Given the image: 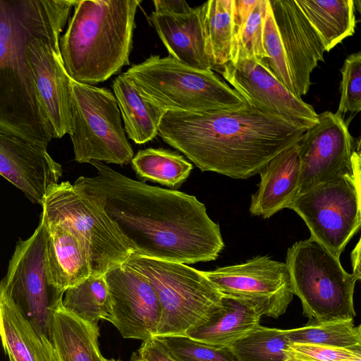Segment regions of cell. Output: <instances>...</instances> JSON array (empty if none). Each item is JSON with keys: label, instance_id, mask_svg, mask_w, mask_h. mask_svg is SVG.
I'll list each match as a JSON object with an SVG mask.
<instances>
[{"label": "cell", "instance_id": "obj_34", "mask_svg": "<svg viewBox=\"0 0 361 361\" xmlns=\"http://www.w3.org/2000/svg\"><path fill=\"white\" fill-rule=\"evenodd\" d=\"M265 59L276 78L294 94V86L286 61L282 52L279 33L274 20L269 0L267 1L263 32Z\"/></svg>", "mask_w": 361, "mask_h": 361}, {"label": "cell", "instance_id": "obj_39", "mask_svg": "<svg viewBox=\"0 0 361 361\" xmlns=\"http://www.w3.org/2000/svg\"><path fill=\"white\" fill-rule=\"evenodd\" d=\"M154 12L169 14H184L191 7L183 0H154Z\"/></svg>", "mask_w": 361, "mask_h": 361}, {"label": "cell", "instance_id": "obj_30", "mask_svg": "<svg viewBox=\"0 0 361 361\" xmlns=\"http://www.w3.org/2000/svg\"><path fill=\"white\" fill-rule=\"evenodd\" d=\"M290 343H305L342 348H361V326L353 319L306 325L287 330Z\"/></svg>", "mask_w": 361, "mask_h": 361}, {"label": "cell", "instance_id": "obj_18", "mask_svg": "<svg viewBox=\"0 0 361 361\" xmlns=\"http://www.w3.org/2000/svg\"><path fill=\"white\" fill-rule=\"evenodd\" d=\"M62 173L61 164L47 149L0 130V175L32 202L41 205Z\"/></svg>", "mask_w": 361, "mask_h": 361}, {"label": "cell", "instance_id": "obj_19", "mask_svg": "<svg viewBox=\"0 0 361 361\" xmlns=\"http://www.w3.org/2000/svg\"><path fill=\"white\" fill-rule=\"evenodd\" d=\"M263 315L274 319L281 316L267 299L223 294L220 309L185 336L213 345L228 347L258 326Z\"/></svg>", "mask_w": 361, "mask_h": 361}, {"label": "cell", "instance_id": "obj_16", "mask_svg": "<svg viewBox=\"0 0 361 361\" xmlns=\"http://www.w3.org/2000/svg\"><path fill=\"white\" fill-rule=\"evenodd\" d=\"M283 54L298 98L307 93L310 75L325 49L295 0H269Z\"/></svg>", "mask_w": 361, "mask_h": 361}, {"label": "cell", "instance_id": "obj_29", "mask_svg": "<svg viewBox=\"0 0 361 361\" xmlns=\"http://www.w3.org/2000/svg\"><path fill=\"white\" fill-rule=\"evenodd\" d=\"M131 164L140 178L169 187L182 184L192 169V164L182 155L162 148L140 149Z\"/></svg>", "mask_w": 361, "mask_h": 361}, {"label": "cell", "instance_id": "obj_23", "mask_svg": "<svg viewBox=\"0 0 361 361\" xmlns=\"http://www.w3.org/2000/svg\"><path fill=\"white\" fill-rule=\"evenodd\" d=\"M0 338L6 355L16 361H57L53 345L0 291Z\"/></svg>", "mask_w": 361, "mask_h": 361}, {"label": "cell", "instance_id": "obj_4", "mask_svg": "<svg viewBox=\"0 0 361 361\" xmlns=\"http://www.w3.org/2000/svg\"><path fill=\"white\" fill-rule=\"evenodd\" d=\"M141 1H76L59 46L71 79L94 85L129 65L135 18Z\"/></svg>", "mask_w": 361, "mask_h": 361}, {"label": "cell", "instance_id": "obj_32", "mask_svg": "<svg viewBox=\"0 0 361 361\" xmlns=\"http://www.w3.org/2000/svg\"><path fill=\"white\" fill-rule=\"evenodd\" d=\"M157 338L177 361H237L227 347L213 345L185 335Z\"/></svg>", "mask_w": 361, "mask_h": 361}, {"label": "cell", "instance_id": "obj_38", "mask_svg": "<svg viewBox=\"0 0 361 361\" xmlns=\"http://www.w3.org/2000/svg\"><path fill=\"white\" fill-rule=\"evenodd\" d=\"M138 356L142 361H177L157 337L143 341Z\"/></svg>", "mask_w": 361, "mask_h": 361}, {"label": "cell", "instance_id": "obj_11", "mask_svg": "<svg viewBox=\"0 0 361 361\" xmlns=\"http://www.w3.org/2000/svg\"><path fill=\"white\" fill-rule=\"evenodd\" d=\"M47 238V231L41 217L32 235L17 241L7 272L0 282V291L11 299L39 334L50 340L52 313L62 302L64 292L48 279Z\"/></svg>", "mask_w": 361, "mask_h": 361}, {"label": "cell", "instance_id": "obj_10", "mask_svg": "<svg viewBox=\"0 0 361 361\" xmlns=\"http://www.w3.org/2000/svg\"><path fill=\"white\" fill-rule=\"evenodd\" d=\"M360 166L361 161L352 172L298 195L289 207L304 221L310 238L338 259L360 228Z\"/></svg>", "mask_w": 361, "mask_h": 361}, {"label": "cell", "instance_id": "obj_43", "mask_svg": "<svg viewBox=\"0 0 361 361\" xmlns=\"http://www.w3.org/2000/svg\"><path fill=\"white\" fill-rule=\"evenodd\" d=\"M7 356H8V357L9 361H16V360L13 358V357H12V356H11V355H7Z\"/></svg>", "mask_w": 361, "mask_h": 361}, {"label": "cell", "instance_id": "obj_25", "mask_svg": "<svg viewBox=\"0 0 361 361\" xmlns=\"http://www.w3.org/2000/svg\"><path fill=\"white\" fill-rule=\"evenodd\" d=\"M113 90L128 138L136 144L152 140L166 111L142 95L124 73L114 79Z\"/></svg>", "mask_w": 361, "mask_h": 361}, {"label": "cell", "instance_id": "obj_17", "mask_svg": "<svg viewBox=\"0 0 361 361\" xmlns=\"http://www.w3.org/2000/svg\"><path fill=\"white\" fill-rule=\"evenodd\" d=\"M61 33L32 40L29 59L37 92L50 124L52 138L69 132L70 82L60 51Z\"/></svg>", "mask_w": 361, "mask_h": 361}, {"label": "cell", "instance_id": "obj_31", "mask_svg": "<svg viewBox=\"0 0 361 361\" xmlns=\"http://www.w3.org/2000/svg\"><path fill=\"white\" fill-rule=\"evenodd\" d=\"M287 330L260 324L228 347L237 361H285Z\"/></svg>", "mask_w": 361, "mask_h": 361}, {"label": "cell", "instance_id": "obj_41", "mask_svg": "<svg viewBox=\"0 0 361 361\" xmlns=\"http://www.w3.org/2000/svg\"><path fill=\"white\" fill-rule=\"evenodd\" d=\"M131 361H142L138 355H136L135 354L133 355L132 357Z\"/></svg>", "mask_w": 361, "mask_h": 361}, {"label": "cell", "instance_id": "obj_36", "mask_svg": "<svg viewBox=\"0 0 361 361\" xmlns=\"http://www.w3.org/2000/svg\"><path fill=\"white\" fill-rule=\"evenodd\" d=\"M283 353L285 361H361V348L289 343Z\"/></svg>", "mask_w": 361, "mask_h": 361}, {"label": "cell", "instance_id": "obj_24", "mask_svg": "<svg viewBox=\"0 0 361 361\" xmlns=\"http://www.w3.org/2000/svg\"><path fill=\"white\" fill-rule=\"evenodd\" d=\"M98 324L85 322L64 309L52 313L50 341L57 361H101Z\"/></svg>", "mask_w": 361, "mask_h": 361}, {"label": "cell", "instance_id": "obj_26", "mask_svg": "<svg viewBox=\"0 0 361 361\" xmlns=\"http://www.w3.org/2000/svg\"><path fill=\"white\" fill-rule=\"evenodd\" d=\"M296 4L329 51L353 35L356 26L353 0H295Z\"/></svg>", "mask_w": 361, "mask_h": 361}, {"label": "cell", "instance_id": "obj_15", "mask_svg": "<svg viewBox=\"0 0 361 361\" xmlns=\"http://www.w3.org/2000/svg\"><path fill=\"white\" fill-rule=\"evenodd\" d=\"M203 274L222 294L267 299L281 315L293 300L286 262L268 256H257L242 264Z\"/></svg>", "mask_w": 361, "mask_h": 361}, {"label": "cell", "instance_id": "obj_9", "mask_svg": "<svg viewBox=\"0 0 361 361\" xmlns=\"http://www.w3.org/2000/svg\"><path fill=\"white\" fill-rule=\"evenodd\" d=\"M69 132L75 160L128 164L133 150L114 94L107 88L70 82Z\"/></svg>", "mask_w": 361, "mask_h": 361}, {"label": "cell", "instance_id": "obj_33", "mask_svg": "<svg viewBox=\"0 0 361 361\" xmlns=\"http://www.w3.org/2000/svg\"><path fill=\"white\" fill-rule=\"evenodd\" d=\"M267 0H258L237 43L234 58L237 59H266L263 32Z\"/></svg>", "mask_w": 361, "mask_h": 361}, {"label": "cell", "instance_id": "obj_21", "mask_svg": "<svg viewBox=\"0 0 361 361\" xmlns=\"http://www.w3.org/2000/svg\"><path fill=\"white\" fill-rule=\"evenodd\" d=\"M259 174L258 189L251 196L250 214L269 219L283 209H289L298 196L300 178L297 144L274 157Z\"/></svg>", "mask_w": 361, "mask_h": 361}, {"label": "cell", "instance_id": "obj_6", "mask_svg": "<svg viewBox=\"0 0 361 361\" xmlns=\"http://www.w3.org/2000/svg\"><path fill=\"white\" fill-rule=\"evenodd\" d=\"M124 263L147 278L157 293L161 314L155 337L185 336L221 307L223 294L202 271L135 254Z\"/></svg>", "mask_w": 361, "mask_h": 361}, {"label": "cell", "instance_id": "obj_20", "mask_svg": "<svg viewBox=\"0 0 361 361\" xmlns=\"http://www.w3.org/2000/svg\"><path fill=\"white\" fill-rule=\"evenodd\" d=\"M149 20L171 57L193 68L212 71L206 50L202 5L184 14L153 11Z\"/></svg>", "mask_w": 361, "mask_h": 361}, {"label": "cell", "instance_id": "obj_40", "mask_svg": "<svg viewBox=\"0 0 361 361\" xmlns=\"http://www.w3.org/2000/svg\"><path fill=\"white\" fill-rule=\"evenodd\" d=\"M351 261L353 266V273L361 276L360 272V240L357 242V245L351 253Z\"/></svg>", "mask_w": 361, "mask_h": 361}, {"label": "cell", "instance_id": "obj_2", "mask_svg": "<svg viewBox=\"0 0 361 361\" xmlns=\"http://www.w3.org/2000/svg\"><path fill=\"white\" fill-rule=\"evenodd\" d=\"M306 130L250 106L208 113L166 111L158 135L202 171L246 179Z\"/></svg>", "mask_w": 361, "mask_h": 361}, {"label": "cell", "instance_id": "obj_27", "mask_svg": "<svg viewBox=\"0 0 361 361\" xmlns=\"http://www.w3.org/2000/svg\"><path fill=\"white\" fill-rule=\"evenodd\" d=\"M233 0H209L202 4L206 50L212 69L232 60Z\"/></svg>", "mask_w": 361, "mask_h": 361}, {"label": "cell", "instance_id": "obj_35", "mask_svg": "<svg viewBox=\"0 0 361 361\" xmlns=\"http://www.w3.org/2000/svg\"><path fill=\"white\" fill-rule=\"evenodd\" d=\"M341 99L336 113H359L361 110V51L347 56L341 69Z\"/></svg>", "mask_w": 361, "mask_h": 361}, {"label": "cell", "instance_id": "obj_37", "mask_svg": "<svg viewBox=\"0 0 361 361\" xmlns=\"http://www.w3.org/2000/svg\"><path fill=\"white\" fill-rule=\"evenodd\" d=\"M258 0H233L232 4V60L238 41L253 8Z\"/></svg>", "mask_w": 361, "mask_h": 361}, {"label": "cell", "instance_id": "obj_8", "mask_svg": "<svg viewBox=\"0 0 361 361\" xmlns=\"http://www.w3.org/2000/svg\"><path fill=\"white\" fill-rule=\"evenodd\" d=\"M41 206L45 224L64 225L80 239L90 257L92 276L105 274L133 253L101 206L70 182L53 185Z\"/></svg>", "mask_w": 361, "mask_h": 361}, {"label": "cell", "instance_id": "obj_22", "mask_svg": "<svg viewBox=\"0 0 361 361\" xmlns=\"http://www.w3.org/2000/svg\"><path fill=\"white\" fill-rule=\"evenodd\" d=\"M44 226L48 279L65 292L92 276L90 257L80 239L68 227L58 224Z\"/></svg>", "mask_w": 361, "mask_h": 361}, {"label": "cell", "instance_id": "obj_13", "mask_svg": "<svg viewBox=\"0 0 361 361\" xmlns=\"http://www.w3.org/2000/svg\"><path fill=\"white\" fill-rule=\"evenodd\" d=\"M214 70L250 106L305 130L317 122L312 106L292 94L274 75L265 59H240Z\"/></svg>", "mask_w": 361, "mask_h": 361}, {"label": "cell", "instance_id": "obj_12", "mask_svg": "<svg viewBox=\"0 0 361 361\" xmlns=\"http://www.w3.org/2000/svg\"><path fill=\"white\" fill-rule=\"evenodd\" d=\"M300 161L298 195L352 172L361 161L360 137L350 135L342 115L329 111L297 143Z\"/></svg>", "mask_w": 361, "mask_h": 361}, {"label": "cell", "instance_id": "obj_14", "mask_svg": "<svg viewBox=\"0 0 361 361\" xmlns=\"http://www.w3.org/2000/svg\"><path fill=\"white\" fill-rule=\"evenodd\" d=\"M113 324L125 338L146 341L156 336L161 307L152 284L125 263L104 274Z\"/></svg>", "mask_w": 361, "mask_h": 361}, {"label": "cell", "instance_id": "obj_1", "mask_svg": "<svg viewBox=\"0 0 361 361\" xmlns=\"http://www.w3.org/2000/svg\"><path fill=\"white\" fill-rule=\"evenodd\" d=\"M94 176L73 185L96 201L133 253L185 264L215 260L224 247L220 227L194 195L132 179L92 161Z\"/></svg>", "mask_w": 361, "mask_h": 361}, {"label": "cell", "instance_id": "obj_3", "mask_svg": "<svg viewBox=\"0 0 361 361\" xmlns=\"http://www.w3.org/2000/svg\"><path fill=\"white\" fill-rule=\"evenodd\" d=\"M77 0H0V130L47 149L53 139L28 46L62 33Z\"/></svg>", "mask_w": 361, "mask_h": 361}, {"label": "cell", "instance_id": "obj_5", "mask_svg": "<svg viewBox=\"0 0 361 361\" xmlns=\"http://www.w3.org/2000/svg\"><path fill=\"white\" fill-rule=\"evenodd\" d=\"M124 73L140 93L166 111L208 113L239 108L243 98L212 70L152 55Z\"/></svg>", "mask_w": 361, "mask_h": 361}, {"label": "cell", "instance_id": "obj_7", "mask_svg": "<svg viewBox=\"0 0 361 361\" xmlns=\"http://www.w3.org/2000/svg\"><path fill=\"white\" fill-rule=\"evenodd\" d=\"M287 265L293 295L308 323L350 319L356 316L353 295L361 279L347 272L340 259L310 238L288 249Z\"/></svg>", "mask_w": 361, "mask_h": 361}, {"label": "cell", "instance_id": "obj_28", "mask_svg": "<svg viewBox=\"0 0 361 361\" xmlns=\"http://www.w3.org/2000/svg\"><path fill=\"white\" fill-rule=\"evenodd\" d=\"M62 305L85 322L98 324L99 319L110 322L112 304L104 274L90 276L80 284L67 289Z\"/></svg>", "mask_w": 361, "mask_h": 361}, {"label": "cell", "instance_id": "obj_42", "mask_svg": "<svg viewBox=\"0 0 361 361\" xmlns=\"http://www.w3.org/2000/svg\"><path fill=\"white\" fill-rule=\"evenodd\" d=\"M101 361H121L119 360H115L114 358H111V359H107V358H105L102 356V359H101Z\"/></svg>", "mask_w": 361, "mask_h": 361}]
</instances>
